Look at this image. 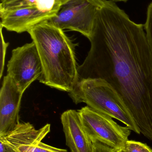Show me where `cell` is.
I'll return each instance as SVG.
<instances>
[{
    "instance_id": "4",
    "label": "cell",
    "mask_w": 152,
    "mask_h": 152,
    "mask_svg": "<svg viewBox=\"0 0 152 152\" xmlns=\"http://www.w3.org/2000/svg\"><path fill=\"white\" fill-rule=\"evenodd\" d=\"M83 128L93 142H100L116 151L123 150L131 130L115 122L112 118L88 106L78 110Z\"/></svg>"
},
{
    "instance_id": "11",
    "label": "cell",
    "mask_w": 152,
    "mask_h": 152,
    "mask_svg": "<svg viewBox=\"0 0 152 152\" xmlns=\"http://www.w3.org/2000/svg\"><path fill=\"white\" fill-rule=\"evenodd\" d=\"M69 1L70 0H0V12L32 7L47 14L52 18L56 16L61 7Z\"/></svg>"
},
{
    "instance_id": "19",
    "label": "cell",
    "mask_w": 152,
    "mask_h": 152,
    "mask_svg": "<svg viewBox=\"0 0 152 152\" xmlns=\"http://www.w3.org/2000/svg\"><path fill=\"white\" fill-rule=\"evenodd\" d=\"M117 152H125V151H123V150H118V151H117Z\"/></svg>"
},
{
    "instance_id": "12",
    "label": "cell",
    "mask_w": 152,
    "mask_h": 152,
    "mask_svg": "<svg viewBox=\"0 0 152 152\" xmlns=\"http://www.w3.org/2000/svg\"><path fill=\"white\" fill-rule=\"evenodd\" d=\"M18 150L19 152H68L65 149L55 148L42 142L34 145L20 146Z\"/></svg>"
},
{
    "instance_id": "9",
    "label": "cell",
    "mask_w": 152,
    "mask_h": 152,
    "mask_svg": "<svg viewBox=\"0 0 152 152\" xmlns=\"http://www.w3.org/2000/svg\"><path fill=\"white\" fill-rule=\"evenodd\" d=\"M66 145L71 152H93V143L85 131L78 111L70 110L61 116Z\"/></svg>"
},
{
    "instance_id": "13",
    "label": "cell",
    "mask_w": 152,
    "mask_h": 152,
    "mask_svg": "<svg viewBox=\"0 0 152 152\" xmlns=\"http://www.w3.org/2000/svg\"><path fill=\"white\" fill-rule=\"evenodd\" d=\"M126 152H152V149L146 144L133 140H128L123 148Z\"/></svg>"
},
{
    "instance_id": "5",
    "label": "cell",
    "mask_w": 152,
    "mask_h": 152,
    "mask_svg": "<svg viewBox=\"0 0 152 152\" xmlns=\"http://www.w3.org/2000/svg\"><path fill=\"white\" fill-rule=\"evenodd\" d=\"M97 9V0H70L47 21L62 30L79 32L89 39Z\"/></svg>"
},
{
    "instance_id": "2",
    "label": "cell",
    "mask_w": 152,
    "mask_h": 152,
    "mask_svg": "<svg viewBox=\"0 0 152 152\" xmlns=\"http://www.w3.org/2000/svg\"><path fill=\"white\" fill-rule=\"evenodd\" d=\"M28 33L42 63L39 82L61 91H72L79 80L74 44L63 30L47 21L37 24Z\"/></svg>"
},
{
    "instance_id": "17",
    "label": "cell",
    "mask_w": 152,
    "mask_h": 152,
    "mask_svg": "<svg viewBox=\"0 0 152 152\" xmlns=\"http://www.w3.org/2000/svg\"><path fill=\"white\" fill-rule=\"evenodd\" d=\"M0 152H19L18 150L10 146L7 143L0 139Z\"/></svg>"
},
{
    "instance_id": "10",
    "label": "cell",
    "mask_w": 152,
    "mask_h": 152,
    "mask_svg": "<svg viewBox=\"0 0 152 152\" xmlns=\"http://www.w3.org/2000/svg\"><path fill=\"white\" fill-rule=\"evenodd\" d=\"M50 131V124L36 129L29 122H19L12 131L6 135L0 136V139L18 150L20 146L34 145L41 142Z\"/></svg>"
},
{
    "instance_id": "16",
    "label": "cell",
    "mask_w": 152,
    "mask_h": 152,
    "mask_svg": "<svg viewBox=\"0 0 152 152\" xmlns=\"http://www.w3.org/2000/svg\"><path fill=\"white\" fill-rule=\"evenodd\" d=\"M93 143V152H117L113 148L100 142Z\"/></svg>"
},
{
    "instance_id": "6",
    "label": "cell",
    "mask_w": 152,
    "mask_h": 152,
    "mask_svg": "<svg viewBox=\"0 0 152 152\" xmlns=\"http://www.w3.org/2000/svg\"><path fill=\"white\" fill-rule=\"evenodd\" d=\"M43 72L42 63L34 42L12 50L7 65L9 75L24 93L30 84L38 79Z\"/></svg>"
},
{
    "instance_id": "14",
    "label": "cell",
    "mask_w": 152,
    "mask_h": 152,
    "mask_svg": "<svg viewBox=\"0 0 152 152\" xmlns=\"http://www.w3.org/2000/svg\"><path fill=\"white\" fill-rule=\"evenodd\" d=\"M143 26L146 37L152 50V1L147 7L146 20Z\"/></svg>"
},
{
    "instance_id": "15",
    "label": "cell",
    "mask_w": 152,
    "mask_h": 152,
    "mask_svg": "<svg viewBox=\"0 0 152 152\" xmlns=\"http://www.w3.org/2000/svg\"><path fill=\"white\" fill-rule=\"evenodd\" d=\"M1 71H0V77L1 78L2 76L3 71L4 67V59H5V54H6V50L9 45V43H6L4 40L3 35L2 33V29L3 28L1 25Z\"/></svg>"
},
{
    "instance_id": "18",
    "label": "cell",
    "mask_w": 152,
    "mask_h": 152,
    "mask_svg": "<svg viewBox=\"0 0 152 152\" xmlns=\"http://www.w3.org/2000/svg\"><path fill=\"white\" fill-rule=\"evenodd\" d=\"M112 1L116 3L119 2H123L126 3L129 0H112Z\"/></svg>"
},
{
    "instance_id": "8",
    "label": "cell",
    "mask_w": 152,
    "mask_h": 152,
    "mask_svg": "<svg viewBox=\"0 0 152 152\" xmlns=\"http://www.w3.org/2000/svg\"><path fill=\"white\" fill-rule=\"evenodd\" d=\"M1 25L3 28L18 34L28 32L31 28L51 18L46 13L32 7L0 12Z\"/></svg>"
},
{
    "instance_id": "3",
    "label": "cell",
    "mask_w": 152,
    "mask_h": 152,
    "mask_svg": "<svg viewBox=\"0 0 152 152\" xmlns=\"http://www.w3.org/2000/svg\"><path fill=\"white\" fill-rule=\"evenodd\" d=\"M69 95L76 104L85 103L94 110L121 121L131 131L141 134L122 99L106 80L100 78L80 80Z\"/></svg>"
},
{
    "instance_id": "1",
    "label": "cell",
    "mask_w": 152,
    "mask_h": 152,
    "mask_svg": "<svg viewBox=\"0 0 152 152\" xmlns=\"http://www.w3.org/2000/svg\"><path fill=\"white\" fill-rule=\"evenodd\" d=\"M91 48L79 79L100 78L122 99L141 133L152 141V50L143 25L112 0H97Z\"/></svg>"
},
{
    "instance_id": "7",
    "label": "cell",
    "mask_w": 152,
    "mask_h": 152,
    "mask_svg": "<svg viewBox=\"0 0 152 152\" xmlns=\"http://www.w3.org/2000/svg\"><path fill=\"white\" fill-rule=\"evenodd\" d=\"M23 92L7 75L0 92V136L12 131L19 122V113Z\"/></svg>"
}]
</instances>
